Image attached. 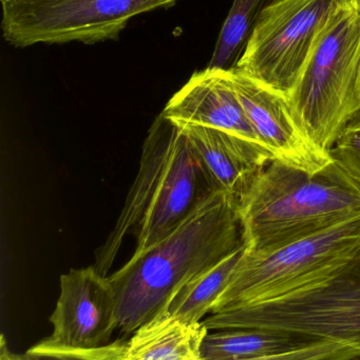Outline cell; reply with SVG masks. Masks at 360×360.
I'll list each match as a JSON object with an SVG mask.
<instances>
[{
  "label": "cell",
  "instance_id": "9a60e30c",
  "mask_svg": "<svg viewBox=\"0 0 360 360\" xmlns=\"http://www.w3.org/2000/svg\"><path fill=\"white\" fill-rule=\"evenodd\" d=\"M317 342L257 330H216L207 332L201 356L202 360H249L290 352Z\"/></svg>",
  "mask_w": 360,
  "mask_h": 360
},
{
  "label": "cell",
  "instance_id": "9c48e42d",
  "mask_svg": "<svg viewBox=\"0 0 360 360\" xmlns=\"http://www.w3.org/2000/svg\"><path fill=\"white\" fill-rule=\"evenodd\" d=\"M50 323L52 333L33 345L27 354L82 352L110 344L118 319L108 276L93 266L61 275V293Z\"/></svg>",
  "mask_w": 360,
  "mask_h": 360
},
{
  "label": "cell",
  "instance_id": "d6986e66",
  "mask_svg": "<svg viewBox=\"0 0 360 360\" xmlns=\"http://www.w3.org/2000/svg\"><path fill=\"white\" fill-rule=\"evenodd\" d=\"M118 345H120V340H116L94 350L82 351V352L44 353V354L30 355V356L34 360H114L118 353Z\"/></svg>",
  "mask_w": 360,
  "mask_h": 360
},
{
  "label": "cell",
  "instance_id": "ac0fdd59",
  "mask_svg": "<svg viewBox=\"0 0 360 360\" xmlns=\"http://www.w3.org/2000/svg\"><path fill=\"white\" fill-rule=\"evenodd\" d=\"M360 359V349L350 342H323L270 356L249 360H356Z\"/></svg>",
  "mask_w": 360,
  "mask_h": 360
},
{
  "label": "cell",
  "instance_id": "3957f363",
  "mask_svg": "<svg viewBox=\"0 0 360 360\" xmlns=\"http://www.w3.org/2000/svg\"><path fill=\"white\" fill-rule=\"evenodd\" d=\"M238 214L247 251L266 253L360 215V186L334 160L314 174L272 160Z\"/></svg>",
  "mask_w": 360,
  "mask_h": 360
},
{
  "label": "cell",
  "instance_id": "30bf717a",
  "mask_svg": "<svg viewBox=\"0 0 360 360\" xmlns=\"http://www.w3.org/2000/svg\"><path fill=\"white\" fill-rule=\"evenodd\" d=\"M230 82L262 147L274 160L314 174L333 160L306 132L285 95L238 70H228Z\"/></svg>",
  "mask_w": 360,
  "mask_h": 360
},
{
  "label": "cell",
  "instance_id": "7c38bea8",
  "mask_svg": "<svg viewBox=\"0 0 360 360\" xmlns=\"http://www.w3.org/2000/svg\"><path fill=\"white\" fill-rule=\"evenodd\" d=\"M216 191L237 201L253 180L274 160L263 148L224 131L181 126Z\"/></svg>",
  "mask_w": 360,
  "mask_h": 360
},
{
  "label": "cell",
  "instance_id": "ba28073f",
  "mask_svg": "<svg viewBox=\"0 0 360 360\" xmlns=\"http://www.w3.org/2000/svg\"><path fill=\"white\" fill-rule=\"evenodd\" d=\"M338 0H285L261 13L235 69L289 98Z\"/></svg>",
  "mask_w": 360,
  "mask_h": 360
},
{
  "label": "cell",
  "instance_id": "6da1fadb",
  "mask_svg": "<svg viewBox=\"0 0 360 360\" xmlns=\"http://www.w3.org/2000/svg\"><path fill=\"white\" fill-rule=\"evenodd\" d=\"M244 245L238 201L213 193L179 228L108 276L118 330L132 334L154 319L192 277Z\"/></svg>",
  "mask_w": 360,
  "mask_h": 360
},
{
  "label": "cell",
  "instance_id": "ffe728a7",
  "mask_svg": "<svg viewBox=\"0 0 360 360\" xmlns=\"http://www.w3.org/2000/svg\"><path fill=\"white\" fill-rule=\"evenodd\" d=\"M0 360H34L27 353L23 354H17V353H13L12 351L8 350V346H6V338L2 335L1 345H0Z\"/></svg>",
  "mask_w": 360,
  "mask_h": 360
},
{
  "label": "cell",
  "instance_id": "e0dca14e",
  "mask_svg": "<svg viewBox=\"0 0 360 360\" xmlns=\"http://www.w3.org/2000/svg\"><path fill=\"white\" fill-rule=\"evenodd\" d=\"M330 155L360 186V112L342 129Z\"/></svg>",
  "mask_w": 360,
  "mask_h": 360
},
{
  "label": "cell",
  "instance_id": "52a82bcc",
  "mask_svg": "<svg viewBox=\"0 0 360 360\" xmlns=\"http://www.w3.org/2000/svg\"><path fill=\"white\" fill-rule=\"evenodd\" d=\"M4 40L15 48L118 40L135 16L179 0H0Z\"/></svg>",
  "mask_w": 360,
  "mask_h": 360
},
{
  "label": "cell",
  "instance_id": "2e32d148",
  "mask_svg": "<svg viewBox=\"0 0 360 360\" xmlns=\"http://www.w3.org/2000/svg\"><path fill=\"white\" fill-rule=\"evenodd\" d=\"M281 1L285 0H234L207 68H235L261 13Z\"/></svg>",
  "mask_w": 360,
  "mask_h": 360
},
{
  "label": "cell",
  "instance_id": "8992f818",
  "mask_svg": "<svg viewBox=\"0 0 360 360\" xmlns=\"http://www.w3.org/2000/svg\"><path fill=\"white\" fill-rule=\"evenodd\" d=\"M209 331L257 330L360 349V266L323 285L266 304L209 314Z\"/></svg>",
  "mask_w": 360,
  "mask_h": 360
},
{
  "label": "cell",
  "instance_id": "5b68a950",
  "mask_svg": "<svg viewBox=\"0 0 360 360\" xmlns=\"http://www.w3.org/2000/svg\"><path fill=\"white\" fill-rule=\"evenodd\" d=\"M359 60V8L354 0H338L287 98L313 141L329 153L342 129L360 112Z\"/></svg>",
  "mask_w": 360,
  "mask_h": 360
},
{
  "label": "cell",
  "instance_id": "44dd1931",
  "mask_svg": "<svg viewBox=\"0 0 360 360\" xmlns=\"http://www.w3.org/2000/svg\"><path fill=\"white\" fill-rule=\"evenodd\" d=\"M359 95H360V60H359Z\"/></svg>",
  "mask_w": 360,
  "mask_h": 360
},
{
  "label": "cell",
  "instance_id": "8fae6325",
  "mask_svg": "<svg viewBox=\"0 0 360 360\" xmlns=\"http://www.w3.org/2000/svg\"><path fill=\"white\" fill-rule=\"evenodd\" d=\"M161 114L179 126L224 131L263 148L245 115L228 70L206 68L192 74Z\"/></svg>",
  "mask_w": 360,
  "mask_h": 360
},
{
  "label": "cell",
  "instance_id": "7402d4cb",
  "mask_svg": "<svg viewBox=\"0 0 360 360\" xmlns=\"http://www.w3.org/2000/svg\"><path fill=\"white\" fill-rule=\"evenodd\" d=\"M355 2H356L357 6H359L360 10V0H354Z\"/></svg>",
  "mask_w": 360,
  "mask_h": 360
},
{
  "label": "cell",
  "instance_id": "277c9868",
  "mask_svg": "<svg viewBox=\"0 0 360 360\" xmlns=\"http://www.w3.org/2000/svg\"><path fill=\"white\" fill-rule=\"evenodd\" d=\"M360 266V215L266 253L245 248L211 314L312 289Z\"/></svg>",
  "mask_w": 360,
  "mask_h": 360
},
{
  "label": "cell",
  "instance_id": "603a6c76",
  "mask_svg": "<svg viewBox=\"0 0 360 360\" xmlns=\"http://www.w3.org/2000/svg\"><path fill=\"white\" fill-rule=\"evenodd\" d=\"M356 360H360V359H356Z\"/></svg>",
  "mask_w": 360,
  "mask_h": 360
},
{
  "label": "cell",
  "instance_id": "7a4b0ae2",
  "mask_svg": "<svg viewBox=\"0 0 360 360\" xmlns=\"http://www.w3.org/2000/svg\"><path fill=\"white\" fill-rule=\"evenodd\" d=\"M218 192L187 134L160 114L142 148L139 172L113 230L95 252L93 264L107 276L125 237H137L135 253L168 236L207 198Z\"/></svg>",
  "mask_w": 360,
  "mask_h": 360
},
{
  "label": "cell",
  "instance_id": "5bb4252c",
  "mask_svg": "<svg viewBox=\"0 0 360 360\" xmlns=\"http://www.w3.org/2000/svg\"><path fill=\"white\" fill-rule=\"evenodd\" d=\"M244 250L245 245L184 283L159 314L168 315L186 325L202 323L225 289Z\"/></svg>",
  "mask_w": 360,
  "mask_h": 360
},
{
  "label": "cell",
  "instance_id": "4fadbf2b",
  "mask_svg": "<svg viewBox=\"0 0 360 360\" xmlns=\"http://www.w3.org/2000/svg\"><path fill=\"white\" fill-rule=\"evenodd\" d=\"M207 328L203 323L186 325L159 314L120 340L116 360H202L201 349Z\"/></svg>",
  "mask_w": 360,
  "mask_h": 360
}]
</instances>
